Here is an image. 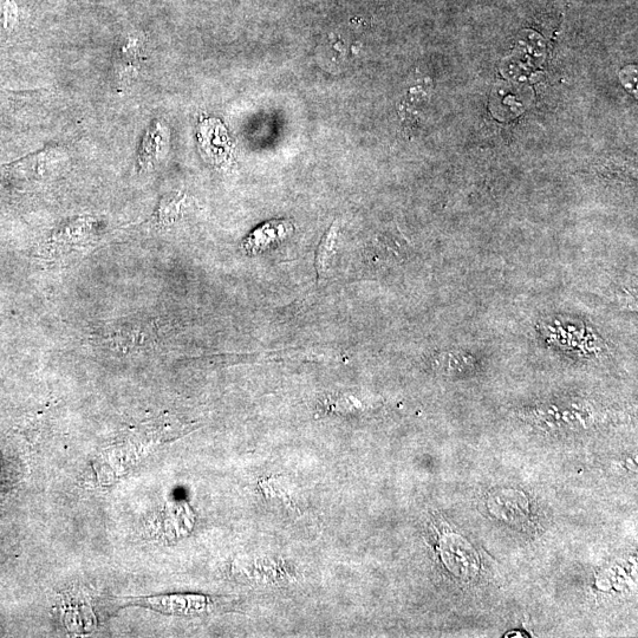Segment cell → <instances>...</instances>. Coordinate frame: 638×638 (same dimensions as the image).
Returning <instances> with one entry per match:
<instances>
[{"label": "cell", "instance_id": "6da1fadb", "mask_svg": "<svg viewBox=\"0 0 638 638\" xmlns=\"http://www.w3.org/2000/svg\"><path fill=\"white\" fill-rule=\"evenodd\" d=\"M338 234H340V224H338V221H335L327 233L324 234L321 244L318 246L316 253V270L319 278H323L331 269L332 260H334L336 255Z\"/></svg>", "mask_w": 638, "mask_h": 638}]
</instances>
